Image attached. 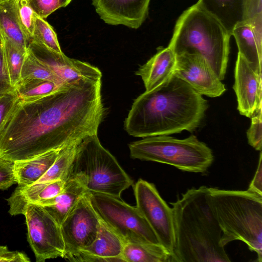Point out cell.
Listing matches in <instances>:
<instances>
[{
  "label": "cell",
  "instance_id": "20",
  "mask_svg": "<svg viewBox=\"0 0 262 262\" xmlns=\"http://www.w3.org/2000/svg\"><path fill=\"white\" fill-rule=\"evenodd\" d=\"M86 192L84 186L78 179L69 178L67 179L61 192L55 197L36 204L43 206L60 225L72 208Z\"/></svg>",
  "mask_w": 262,
  "mask_h": 262
},
{
  "label": "cell",
  "instance_id": "10",
  "mask_svg": "<svg viewBox=\"0 0 262 262\" xmlns=\"http://www.w3.org/2000/svg\"><path fill=\"white\" fill-rule=\"evenodd\" d=\"M28 229V240L37 262L58 257L63 258L64 243L60 226L45 208L29 204L24 212Z\"/></svg>",
  "mask_w": 262,
  "mask_h": 262
},
{
  "label": "cell",
  "instance_id": "27",
  "mask_svg": "<svg viewBox=\"0 0 262 262\" xmlns=\"http://www.w3.org/2000/svg\"><path fill=\"white\" fill-rule=\"evenodd\" d=\"M3 36L6 66L11 83L15 89L20 80L21 70L27 50L20 48L3 35Z\"/></svg>",
  "mask_w": 262,
  "mask_h": 262
},
{
  "label": "cell",
  "instance_id": "14",
  "mask_svg": "<svg viewBox=\"0 0 262 262\" xmlns=\"http://www.w3.org/2000/svg\"><path fill=\"white\" fill-rule=\"evenodd\" d=\"M261 75L256 73L239 53L234 70L233 89L241 115L251 118L262 108Z\"/></svg>",
  "mask_w": 262,
  "mask_h": 262
},
{
  "label": "cell",
  "instance_id": "33",
  "mask_svg": "<svg viewBox=\"0 0 262 262\" xmlns=\"http://www.w3.org/2000/svg\"><path fill=\"white\" fill-rule=\"evenodd\" d=\"M37 16L45 19L56 10L63 7L61 0H27Z\"/></svg>",
  "mask_w": 262,
  "mask_h": 262
},
{
  "label": "cell",
  "instance_id": "28",
  "mask_svg": "<svg viewBox=\"0 0 262 262\" xmlns=\"http://www.w3.org/2000/svg\"><path fill=\"white\" fill-rule=\"evenodd\" d=\"M31 79L48 80L61 85H66L27 50L21 70L20 80Z\"/></svg>",
  "mask_w": 262,
  "mask_h": 262
},
{
  "label": "cell",
  "instance_id": "7",
  "mask_svg": "<svg viewBox=\"0 0 262 262\" xmlns=\"http://www.w3.org/2000/svg\"><path fill=\"white\" fill-rule=\"evenodd\" d=\"M133 159L173 166L187 172L205 173L212 164V150L194 135L179 139L168 135L143 138L128 145Z\"/></svg>",
  "mask_w": 262,
  "mask_h": 262
},
{
  "label": "cell",
  "instance_id": "39",
  "mask_svg": "<svg viewBox=\"0 0 262 262\" xmlns=\"http://www.w3.org/2000/svg\"><path fill=\"white\" fill-rule=\"evenodd\" d=\"M63 4V7L67 6L72 0H61Z\"/></svg>",
  "mask_w": 262,
  "mask_h": 262
},
{
  "label": "cell",
  "instance_id": "37",
  "mask_svg": "<svg viewBox=\"0 0 262 262\" xmlns=\"http://www.w3.org/2000/svg\"><path fill=\"white\" fill-rule=\"evenodd\" d=\"M30 262V258L24 252L10 251L5 246H0V262Z\"/></svg>",
  "mask_w": 262,
  "mask_h": 262
},
{
  "label": "cell",
  "instance_id": "11",
  "mask_svg": "<svg viewBox=\"0 0 262 262\" xmlns=\"http://www.w3.org/2000/svg\"><path fill=\"white\" fill-rule=\"evenodd\" d=\"M134 190L136 207L154 231L160 244L173 258L174 229L172 208L152 183L139 179L134 185Z\"/></svg>",
  "mask_w": 262,
  "mask_h": 262
},
{
  "label": "cell",
  "instance_id": "19",
  "mask_svg": "<svg viewBox=\"0 0 262 262\" xmlns=\"http://www.w3.org/2000/svg\"><path fill=\"white\" fill-rule=\"evenodd\" d=\"M249 0H199L196 3L214 17L231 36L234 27L245 22Z\"/></svg>",
  "mask_w": 262,
  "mask_h": 262
},
{
  "label": "cell",
  "instance_id": "4",
  "mask_svg": "<svg viewBox=\"0 0 262 262\" xmlns=\"http://www.w3.org/2000/svg\"><path fill=\"white\" fill-rule=\"evenodd\" d=\"M206 199L222 232L221 246L241 241L261 262L262 195L248 190L208 187Z\"/></svg>",
  "mask_w": 262,
  "mask_h": 262
},
{
  "label": "cell",
  "instance_id": "34",
  "mask_svg": "<svg viewBox=\"0 0 262 262\" xmlns=\"http://www.w3.org/2000/svg\"><path fill=\"white\" fill-rule=\"evenodd\" d=\"M15 93L8 74L5 57L4 39L0 31V95Z\"/></svg>",
  "mask_w": 262,
  "mask_h": 262
},
{
  "label": "cell",
  "instance_id": "26",
  "mask_svg": "<svg viewBox=\"0 0 262 262\" xmlns=\"http://www.w3.org/2000/svg\"><path fill=\"white\" fill-rule=\"evenodd\" d=\"M62 86L50 80L31 79L20 80L15 91L20 100L30 101L45 97Z\"/></svg>",
  "mask_w": 262,
  "mask_h": 262
},
{
  "label": "cell",
  "instance_id": "1",
  "mask_svg": "<svg viewBox=\"0 0 262 262\" xmlns=\"http://www.w3.org/2000/svg\"><path fill=\"white\" fill-rule=\"evenodd\" d=\"M101 80L81 79L30 101L19 97L0 128V158L25 160L97 134Z\"/></svg>",
  "mask_w": 262,
  "mask_h": 262
},
{
  "label": "cell",
  "instance_id": "36",
  "mask_svg": "<svg viewBox=\"0 0 262 262\" xmlns=\"http://www.w3.org/2000/svg\"><path fill=\"white\" fill-rule=\"evenodd\" d=\"M18 99L16 92L0 95V128Z\"/></svg>",
  "mask_w": 262,
  "mask_h": 262
},
{
  "label": "cell",
  "instance_id": "32",
  "mask_svg": "<svg viewBox=\"0 0 262 262\" xmlns=\"http://www.w3.org/2000/svg\"><path fill=\"white\" fill-rule=\"evenodd\" d=\"M262 108L251 118V125L247 132L248 143L255 150L262 149Z\"/></svg>",
  "mask_w": 262,
  "mask_h": 262
},
{
  "label": "cell",
  "instance_id": "2",
  "mask_svg": "<svg viewBox=\"0 0 262 262\" xmlns=\"http://www.w3.org/2000/svg\"><path fill=\"white\" fill-rule=\"evenodd\" d=\"M209 105L188 84L172 74L133 102L124 129L136 137L193 132L201 125Z\"/></svg>",
  "mask_w": 262,
  "mask_h": 262
},
{
  "label": "cell",
  "instance_id": "17",
  "mask_svg": "<svg viewBox=\"0 0 262 262\" xmlns=\"http://www.w3.org/2000/svg\"><path fill=\"white\" fill-rule=\"evenodd\" d=\"M66 181L58 180L48 183H35L16 188L7 200L11 215L24 214L27 206L55 197L61 192Z\"/></svg>",
  "mask_w": 262,
  "mask_h": 262
},
{
  "label": "cell",
  "instance_id": "16",
  "mask_svg": "<svg viewBox=\"0 0 262 262\" xmlns=\"http://www.w3.org/2000/svg\"><path fill=\"white\" fill-rule=\"evenodd\" d=\"M125 243L104 222L100 225L94 241L82 250L73 261H124Z\"/></svg>",
  "mask_w": 262,
  "mask_h": 262
},
{
  "label": "cell",
  "instance_id": "9",
  "mask_svg": "<svg viewBox=\"0 0 262 262\" xmlns=\"http://www.w3.org/2000/svg\"><path fill=\"white\" fill-rule=\"evenodd\" d=\"M99 225L100 219L93 208L86 192L60 225L64 243L63 258L73 261L82 250L94 241Z\"/></svg>",
  "mask_w": 262,
  "mask_h": 262
},
{
  "label": "cell",
  "instance_id": "38",
  "mask_svg": "<svg viewBox=\"0 0 262 262\" xmlns=\"http://www.w3.org/2000/svg\"><path fill=\"white\" fill-rule=\"evenodd\" d=\"M252 192L262 195V153L260 151L258 164L254 176L248 189Z\"/></svg>",
  "mask_w": 262,
  "mask_h": 262
},
{
  "label": "cell",
  "instance_id": "12",
  "mask_svg": "<svg viewBox=\"0 0 262 262\" xmlns=\"http://www.w3.org/2000/svg\"><path fill=\"white\" fill-rule=\"evenodd\" d=\"M27 50L45 66L63 85L81 79L101 80L102 73L97 67L78 59L67 57L63 52L57 53L31 40Z\"/></svg>",
  "mask_w": 262,
  "mask_h": 262
},
{
  "label": "cell",
  "instance_id": "30",
  "mask_svg": "<svg viewBox=\"0 0 262 262\" xmlns=\"http://www.w3.org/2000/svg\"><path fill=\"white\" fill-rule=\"evenodd\" d=\"M15 8L20 26L29 42L33 36L37 16L27 0H15Z\"/></svg>",
  "mask_w": 262,
  "mask_h": 262
},
{
  "label": "cell",
  "instance_id": "24",
  "mask_svg": "<svg viewBox=\"0 0 262 262\" xmlns=\"http://www.w3.org/2000/svg\"><path fill=\"white\" fill-rule=\"evenodd\" d=\"M0 31L17 46L27 50L29 42L18 19L15 0H8L0 4Z\"/></svg>",
  "mask_w": 262,
  "mask_h": 262
},
{
  "label": "cell",
  "instance_id": "25",
  "mask_svg": "<svg viewBox=\"0 0 262 262\" xmlns=\"http://www.w3.org/2000/svg\"><path fill=\"white\" fill-rule=\"evenodd\" d=\"M81 140L62 148L53 165L36 183H48L58 180L66 181L77 145Z\"/></svg>",
  "mask_w": 262,
  "mask_h": 262
},
{
  "label": "cell",
  "instance_id": "22",
  "mask_svg": "<svg viewBox=\"0 0 262 262\" xmlns=\"http://www.w3.org/2000/svg\"><path fill=\"white\" fill-rule=\"evenodd\" d=\"M61 149L50 151L30 159L15 161L14 172L18 185L28 186L37 182L54 163Z\"/></svg>",
  "mask_w": 262,
  "mask_h": 262
},
{
  "label": "cell",
  "instance_id": "6",
  "mask_svg": "<svg viewBox=\"0 0 262 262\" xmlns=\"http://www.w3.org/2000/svg\"><path fill=\"white\" fill-rule=\"evenodd\" d=\"M69 178L78 179L89 193L118 199L133 185L115 157L102 145L97 134L89 135L79 142L67 179Z\"/></svg>",
  "mask_w": 262,
  "mask_h": 262
},
{
  "label": "cell",
  "instance_id": "5",
  "mask_svg": "<svg viewBox=\"0 0 262 262\" xmlns=\"http://www.w3.org/2000/svg\"><path fill=\"white\" fill-rule=\"evenodd\" d=\"M230 37L214 17L196 3L179 17L168 47L176 55H201L222 80L227 68Z\"/></svg>",
  "mask_w": 262,
  "mask_h": 262
},
{
  "label": "cell",
  "instance_id": "23",
  "mask_svg": "<svg viewBox=\"0 0 262 262\" xmlns=\"http://www.w3.org/2000/svg\"><path fill=\"white\" fill-rule=\"evenodd\" d=\"M125 262H172L171 254L160 244L125 243L122 252Z\"/></svg>",
  "mask_w": 262,
  "mask_h": 262
},
{
  "label": "cell",
  "instance_id": "35",
  "mask_svg": "<svg viewBox=\"0 0 262 262\" xmlns=\"http://www.w3.org/2000/svg\"><path fill=\"white\" fill-rule=\"evenodd\" d=\"M14 168V161L0 158V190L7 189L17 183Z\"/></svg>",
  "mask_w": 262,
  "mask_h": 262
},
{
  "label": "cell",
  "instance_id": "40",
  "mask_svg": "<svg viewBox=\"0 0 262 262\" xmlns=\"http://www.w3.org/2000/svg\"><path fill=\"white\" fill-rule=\"evenodd\" d=\"M7 1H8V0H0V4L3 3H4L5 2H6Z\"/></svg>",
  "mask_w": 262,
  "mask_h": 262
},
{
  "label": "cell",
  "instance_id": "15",
  "mask_svg": "<svg viewBox=\"0 0 262 262\" xmlns=\"http://www.w3.org/2000/svg\"><path fill=\"white\" fill-rule=\"evenodd\" d=\"M150 0H92L100 18L106 24L139 28L146 19Z\"/></svg>",
  "mask_w": 262,
  "mask_h": 262
},
{
  "label": "cell",
  "instance_id": "31",
  "mask_svg": "<svg viewBox=\"0 0 262 262\" xmlns=\"http://www.w3.org/2000/svg\"><path fill=\"white\" fill-rule=\"evenodd\" d=\"M245 22L249 24L262 39V0H249Z\"/></svg>",
  "mask_w": 262,
  "mask_h": 262
},
{
  "label": "cell",
  "instance_id": "13",
  "mask_svg": "<svg viewBox=\"0 0 262 262\" xmlns=\"http://www.w3.org/2000/svg\"><path fill=\"white\" fill-rule=\"evenodd\" d=\"M173 74L202 95L216 97L226 91L225 85L208 62L196 53L176 55Z\"/></svg>",
  "mask_w": 262,
  "mask_h": 262
},
{
  "label": "cell",
  "instance_id": "18",
  "mask_svg": "<svg viewBox=\"0 0 262 262\" xmlns=\"http://www.w3.org/2000/svg\"><path fill=\"white\" fill-rule=\"evenodd\" d=\"M176 64V55L168 46L157 49L156 53L141 66L135 74L142 78L146 91L159 86L173 73Z\"/></svg>",
  "mask_w": 262,
  "mask_h": 262
},
{
  "label": "cell",
  "instance_id": "8",
  "mask_svg": "<svg viewBox=\"0 0 262 262\" xmlns=\"http://www.w3.org/2000/svg\"><path fill=\"white\" fill-rule=\"evenodd\" d=\"M89 193L91 204L99 216L124 242L160 244L138 208L116 197Z\"/></svg>",
  "mask_w": 262,
  "mask_h": 262
},
{
  "label": "cell",
  "instance_id": "3",
  "mask_svg": "<svg viewBox=\"0 0 262 262\" xmlns=\"http://www.w3.org/2000/svg\"><path fill=\"white\" fill-rule=\"evenodd\" d=\"M208 187L192 188L172 205L174 262H229L221 229L206 199Z\"/></svg>",
  "mask_w": 262,
  "mask_h": 262
},
{
  "label": "cell",
  "instance_id": "29",
  "mask_svg": "<svg viewBox=\"0 0 262 262\" xmlns=\"http://www.w3.org/2000/svg\"><path fill=\"white\" fill-rule=\"evenodd\" d=\"M31 40L57 53L63 52L53 27L45 19L40 17H36L33 36Z\"/></svg>",
  "mask_w": 262,
  "mask_h": 262
},
{
  "label": "cell",
  "instance_id": "21",
  "mask_svg": "<svg viewBox=\"0 0 262 262\" xmlns=\"http://www.w3.org/2000/svg\"><path fill=\"white\" fill-rule=\"evenodd\" d=\"M235 39L238 52L257 73L261 74L262 39L256 34L253 27L243 22L237 25L231 33Z\"/></svg>",
  "mask_w": 262,
  "mask_h": 262
}]
</instances>
